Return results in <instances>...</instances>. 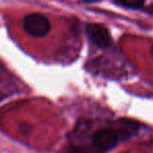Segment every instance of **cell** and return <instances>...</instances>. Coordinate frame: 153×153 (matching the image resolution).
I'll use <instances>...</instances> for the list:
<instances>
[{"mask_svg":"<svg viewBox=\"0 0 153 153\" xmlns=\"http://www.w3.org/2000/svg\"><path fill=\"white\" fill-rule=\"evenodd\" d=\"M151 55H152V57H153V44H152V46H151Z\"/></svg>","mask_w":153,"mask_h":153,"instance_id":"obj_8","label":"cell"},{"mask_svg":"<svg viewBox=\"0 0 153 153\" xmlns=\"http://www.w3.org/2000/svg\"><path fill=\"white\" fill-rule=\"evenodd\" d=\"M85 2H96V1H99V0H83Z\"/></svg>","mask_w":153,"mask_h":153,"instance_id":"obj_7","label":"cell"},{"mask_svg":"<svg viewBox=\"0 0 153 153\" xmlns=\"http://www.w3.org/2000/svg\"><path fill=\"white\" fill-rule=\"evenodd\" d=\"M120 137L114 129L105 128L96 131L93 135V144L98 150L102 152L108 151L116 147Z\"/></svg>","mask_w":153,"mask_h":153,"instance_id":"obj_2","label":"cell"},{"mask_svg":"<svg viewBox=\"0 0 153 153\" xmlns=\"http://www.w3.org/2000/svg\"><path fill=\"white\" fill-rule=\"evenodd\" d=\"M24 29L32 37H44L50 31V21L45 15L40 13L27 15L24 19Z\"/></svg>","mask_w":153,"mask_h":153,"instance_id":"obj_1","label":"cell"},{"mask_svg":"<svg viewBox=\"0 0 153 153\" xmlns=\"http://www.w3.org/2000/svg\"><path fill=\"white\" fill-rule=\"evenodd\" d=\"M122 6L129 8H141L145 3V0H116Z\"/></svg>","mask_w":153,"mask_h":153,"instance_id":"obj_5","label":"cell"},{"mask_svg":"<svg viewBox=\"0 0 153 153\" xmlns=\"http://www.w3.org/2000/svg\"><path fill=\"white\" fill-rule=\"evenodd\" d=\"M87 34L92 43L101 48H105L111 45V37L108 29L105 26L97 23H90L87 25Z\"/></svg>","mask_w":153,"mask_h":153,"instance_id":"obj_3","label":"cell"},{"mask_svg":"<svg viewBox=\"0 0 153 153\" xmlns=\"http://www.w3.org/2000/svg\"><path fill=\"white\" fill-rule=\"evenodd\" d=\"M67 153H85V151H83L80 148H76V147H71L68 149Z\"/></svg>","mask_w":153,"mask_h":153,"instance_id":"obj_6","label":"cell"},{"mask_svg":"<svg viewBox=\"0 0 153 153\" xmlns=\"http://www.w3.org/2000/svg\"><path fill=\"white\" fill-rule=\"evenodd\" d=\"M115 131L119 135L120 139L130 137L139 129V125H137V122H134L132 120H126V118H121V120L117 121L115 123Z\"/></svg>","mask_w":153,"mask_h":153,"instance_id":"obj_4","label":"cell"}]
</instances>
